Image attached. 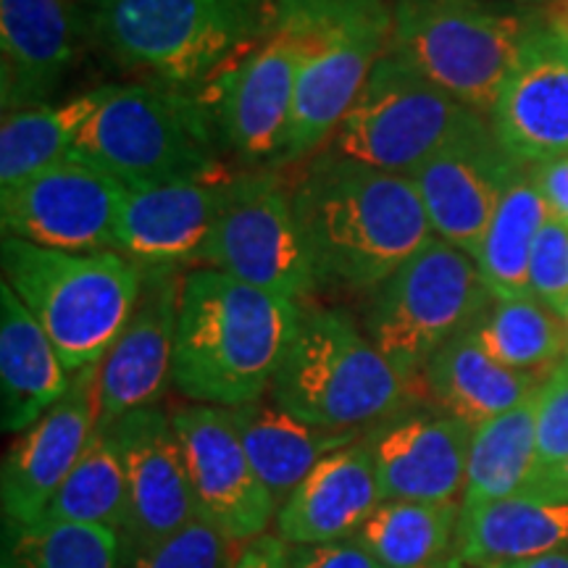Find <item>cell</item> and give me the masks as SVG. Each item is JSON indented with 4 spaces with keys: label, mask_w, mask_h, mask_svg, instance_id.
Listing matches in <instances>:
<instances>
[{
    "label": "cell",
    "mask_w": 568,
    "mask_h": 568,
    "mask_svg": "<svg viewBox=\"0 0 568 568\" xmlns=\"http://www.w3.org/2000/svg\"><path fill=\"white\" fill-rule=\"evenodd\" d=\"M560 316H564V324H566V329H568V305L564 311H560Z\"/></svg>",
    "instance_id": "cell-44"
},
{
    "label": "cell",
    "mask_w": 568,
    "mask_h": 568,
    "mask_svg": "<svg viewBox=\"0 0 568 568\" xmlns=\"http://www.w3.org/2000/svg\"><path fill=\"white\" fill-rule=\"evenodd\" d=\"M284 568H387L358 537L322 545H287Z\"/></svg>",
    "instance_id": "cell-38"
},
{
    "label": "cell",
    "mask_w": 568,
    "mask_h": 568,
    "mask_svg": "<svg viewBox=\"0 0 568 568\" xmlns=\"http://www.w3.org/2000/svg\"><path fill=\"white\" fill-rule=\"evenodd\" d=\"M527 493L548 495V497H568V458L564 464L548 468V471L537 474Z\"/></svg>",
    "instance_id": "cell-41"
},
{
    "label": "cell",
    "mask_w": 568,
    "mask_h": 568,
    "mask_svg": "<svg viewBox=\"0 0 568 568\" xmlns=\"http://www.w3.org/2000/svg\"><path fill=\"white\" fill-rule=\"evenodd\" d=\"M447 568H468V566H464V564H458V560H453V564H450V566H447Z\"/></svg>",
    "instance_id": "cell-45"
},
{
    "label": "cell",
    "mask_w": 568,
    "mask_h": 568,
    "mask_svg": "<svg viewBox=\"0 0 568 568\" xmlns=\"http://www.w3.org/2000/svg\"><path fill=\"white\" fill-rule=\"evenodd\" d=\"M230 176L126 190L119 216L116 253L140 268L197 264Z\"/></svg>",
    "instance_id": "cell-22"
},
{
    "label": "cell",
    "mask_w": 568,
    "mask_h": 568,
    "mask_svg": "<svg viewBox=\"0 0 568 568\" xmlns=\"http://www.w3.org/2000/svg\"><path fill=\"white\" fill-rule=\"evenodd\" d=\"M529 295L558 314L568 305V224L556 216H548L531 247Z\"/></svg>",
    "instance_id": "cell-36"
},
{
    "label": "cell",
    "mask_w": 568,
    "mask_h": 568,
    "mask_svg": "<svg viewBox=\"0 0 568 568\" xmlns=\"http://www.w3.org/2000/svg\"><path fill=\"white\" fill-rule=\"evenodd\" d=\"M98 429V366L82 368L67 395L9 447L0 468L3 524H32L82 458Z\"/></svg>",
    "instance_id": "cell-19"
},
{
    "label": "cell",
    "mask_w": 568,
    "mask_h": 568,
    "mask_svg": "<svg viewBox=\"0 0 568 568\" xmlns=\"http://www.w3.org/2000/svg\"><path fill=\"white\" fill-rule=\"evenodd\" d=\"M389 3H395V0H389Z\"/></svg>",
    "instance_id": "cell-47"
},
{
    "label": "cell",
    "mask_w": 568,
    "mask_h": 568,
    "mask_svg": "<svg viewBox=\"0 0 568 568\" xmlns=\"http://www.w3.org/2000/svg\"><path fill=\"white\" fill-rule=\"evenodd\" d=\"M197 264L301 303L314 293L293 184L272 166L232 172Z\"/></svg>",
    "instance_id": "cell-11"
},
{
    "label": "cell",
    "mask_w": 568,
    "mask_h": 568,
    "mask_svg": "<svg viewBox=\"0 0 568 568\" xmlns=\"http://www.w3.org/2000/svg\"><path fill=\"white\" fill-rule=\"evenodd\" d=\"M521 3H539V0H521Z\"/></svg>",
    "instance_id": "cell-46"
},
{
    "label": "cell",
    "mask_w": 568,
    "mask_h": 568,
    "mask_svg": "<svg viewBox=\"0 0 568 568\" xmlns=\"http://www.w3.org/2000/svg\"><path fill=\"white\" fill-rule=\"evenodd\" d=\"M172 422L187 460L197 516L234 545L266 535L280 506L255 474L230 408L190 403L172 410Z\"/></svg>",
    "instance_id": "cell-13"
},
{
    "label": "cell",
    "mask_w": 568,
    "mask_h": 568,
    "mask_svg": "<svg viewBox=\"0 0 568 568\" xmlns=\"http://www.w3.org/2000/svg\"><path fill=\"white\" fill-rule=\"evenodd\" d=\"M287 564V542L276 535H261L253 542H245L234 552L232 564L226 568H284Z\"/></svg>",
    "instance_id": "cell-40"
},
{
    "label": "cell",
    "mask_w": 568,
    "mask_h": 568,
    "mask_svg": "<svg viewBox=\"0 0 568 568\" xmlns=\"http://www.w3.org/2000/svg\"><path fill=\"white\" fill-rule=\"evenodd\" d=\"M272 30L301 48L295 119L287 153L293 163L329 145L393 38L389 0H274Z\"/></svg>",
    "instance_id": "cell-6"
},
{
    "label": "cell",
    "mask_w": 568,
    "mask_h": 568,
    "mask_svg": "<svg viewBox=\"0 0 568 568\" xmlns=\"http://www.w3.org/2000/svg\"><path fill=\"white\" fill-rule=\"evenodd\" d=\"M293 197L316 284L374 293L435 240L410 176L329 148L311 155Z\"/></svg>",
    "instance_id": "cell-1"
},
{
    "label": "cell",
    "mask_w": 568,
    "mask_h": 568,
    "mask_svg": "<svg viewBox=\"0 0 568 568\" xmlns=\"http://www.w3.org/2000/svg\"><path fill=\"white\" fill-rule=\"evenodd\" d=\"M568 458V358L545 374L537 389L539 474Z\"/></svg>",
    "instance_id": "cell-37"
},
{
    "label": "cell",
    "mask_w": 568,
    "mask_h": 568,
    "mask_svg": "<svg viewBox=\"0 0 568 568\" xmlns=\"http://www.w3.org/2000/svg\"><path fill=\"white\" fill-rule=\"evenodd\" d=\"M545 17L568 30V0H550L548 13H545Z\"/></svg>",
    "instance_id": "cell-43"
},
{
    "label": "cell",
    "mask_w": 568,
    "mask_h": 568,
    "mask_svg": "<svg viewBox=\"0 0 568 568\" xmlns=\"http://www.w3.org/2000/svg\"><path fill=\"white\" fill-rule=\"evenodd\" d=\"M385 503L368 435L326 456L276 510V535L287 545L355 537Z\"/></svg>",
    "instance_id": "cell-23"
},
{
    "label": "cell",
    "mask_w": 568,
    "mask_h": 568,
    "mask_svg": "<svg viewBox=\"0 0 568 568\" xmlns=\"http://www.w3.org/2000/svg\"><path fill=\"white\" fill-rule=\"evenodd\" d=\"M539 474L537 393L521 406L474 426L460 514L527 493Z\"/></svg>",
    "instance_id": "cell-28"
},
{
    "label": "cell",
    "mask_w": 568,
    "mask_h": 568,
    "mask_svg": "<svg viewBox=\"0 0 568 568\" xmlns=\"http://www.w3.org/2000/svg\"><path fill=\"white\" fill-rule=\"evenodd\" d=\"M410 382L339 311L301 316L272 395L303 422L337 432L385 424L406 406Z\"/></svg>",
    "instance_id": "cell-7"
},
{
    "label": "cell",
    "mask_w": 568,
    "mask_h": 568,
    "mask_svg": "<svg viewBox=\"0 0 568 568\" xmlns=\"http://www.w3.org/2000/svg\"><path fill=\"white\" fill-rule=\"evenodd\" d=\"M418 379L443 414L479 426L529 400L545 376L503 366L466 329L432 355Z\"/></svg>",
    "instance_id": "cell-26"
},
{
    "label": "cell",
    "mask_w": 568,
    "mask_h": 568,
    "mask_svg": "<svg viewBox=\"0 0 568 568\" xmlns=\"http://www.w3.org/2000/svg\"><path fill=\"white\" fill-rule=\"evenodd\" d=\"M3 568H122V537L82 524H6Z\"/></svg>",
    "instance_id": "cell-34"
},
{
    "label": "cell",
    "mask_w": 568,
    "mask_h": 568,
    "mask_svg": "<svg viewBox=\"0 0 568 568\" xmlns=\"http://www.w3.org/2000/svg\"><path fill=\"white\" fill-rule=\"evenodd\" d=\"M301 303L197 266L182 276L172 385L203 406L272 393L301 326Z\"/></svg>",
    "instance_id": "cell-2"
},
{
    "label": "cell",
    "mask_w": 568,
    "mask_h": 568,
    "mask_svg": "<svg viewBox=\"0 0 568 568\" xmlns=\"http://www.w3.org/2000/svg\"><path fill=\"white\" fill-rule=\"evenodd\" d=\"M205 101L153 82L105 84L103 103L84 124L74 159L126 190L222 180L232 172L216 148Z\"/></svg>",
    "instance_id": "cell-4"
},
{
    "label": "cell",
    "mask_w": 568,
    "mask_h": 568,
    "mask_svg": "<svg viewBox=\"0 0 568 568\" xmlns=\"http://www.w3.org/2000/svg\"><path fill=\"white\" fill-rule=\"evenodd\" d=\"M301 48L290 34L268 32L264 42L230 63L211 82L209 111L219 138L237 159L282 163L295 119Z\"/></svg>",
    "instance_id": "cell-14"
},
{
    "label": "cell",
    "mask_w": 568,
    "mask_h": 568,
    "mask_svg": "<svg viewBox=\"0 0 568 568\" xmlns=\"http://www.w3.org/2000/svg\"><path fill=\"white\" fill-rule=\"evenodd\" d=\"M474 426L447 414H414L368 432L385 500L456 503L466 487Z\"/></svg>",
    "instance_id": "cell-21"
},
{
    "label": "cell",
    "mask_w": 568,
    "mask_h": 568,
    "mask_svg": "<svg viewBox=\"0 0 568 568\" xmlns=\"http://www.w3.org/2000/svg\"><path fill=\"white\" fill-rule=\"evenodd\" d=\"M479 119L485 116L387 51L326 148L382 172L410 176Z\"/></svg>",
    "instance_id": "cell-10"
},
{
    "label": "cell",
    "mask_w": 568,
    "mask_h": 568,
    "mask_svg": "<svg viewBox=\"0 0 568 568\" xmlns=\"http://www.w3.org/2000/svg\"><path fill=\"white\" fill-rule=\"evenodd\" d=\"M548 552H568V497L521 493L458 516V564L479 568Z\"/></svg>",
    "instance_id": "cell-27"
},
{
    "label": "cell",
    "mask_w": 568,
    "mask_h": 568,
    "mask_svg": "<svg viewBox=\"0 0 568 568\" xmlns=\"http://www.w3.org/2000/svg\"><path fill=\"white\" fill-rule=\"evenodd\" d=\"M126 187L80 159L0 190L3 237L69 253L116 251Z\"/></svg>",
    "instance_id": "cell-12"
},
{
    "label": "cell",
    "mask_w": 568,
    "mask_h": 568,
    "mask_svg": "<svg viewBox=\"0 0 568 568\" xmlns=\"http://www.w3.org/2000/svg\"><path fill=\"white\" fill-rule=\"evenodd\" d=\"M531 21L495 0H395L387 51L489 119Z\"/></svg>",
    "instance_id": "cell-8"
},
{
    "label": "cell",
    "mask_w": 568,
    "mask_h": 568,
    "mask_svg": "<svg viewBox=\"0 0 568 568\" xmlns=\"http://www.w3.org/2000/svg\"><path fill=\"white\" fill-rule=\"evenodd\" d=\"M230 414L255 474L276 506H282L326 456L366 437L364 432H337L303 422L274 397H258L230 408Z\"/></svg>",
    "instance_id": "cell-25"
},
{
    "label": "cell",
    "mask_w": 568,
    "mask_h": 568,
    "mask_svg": "<svg viewBox=\"0 0 568 568\" xmlns=\"http://www.w3.org/2000/svg\"><path fill=\"white\" fill-rule=\"evenodd\" d=\"M479 568H568V552H548V556L521 560H500V564H487Z\"/></svg>",
    "instance_id": "cell-42"
},
{
    "label": "cell",
    "mask_w": 568,
    "mask_h": 568,
    "mask_svg": "<svg viewBox=\"0 0 568 568\" xmlns=\"http://www.w3.org/2000/svg\"><path fill=\"white\" fill-rule=\"evenodd\" d=\"M90 30L71 0H0L3 113L48 103L80 59Z\"/></svg>",
    "instance_id": "cell-20"
},
{
    "label": "cell",
    "mask_w": 568,
    "mask_h": 568,
    "mask_svg": "<svg viewBox=\"0 0 568 568\" xmlns=\"http://www.w3.org/2000/svg\"><path fill=\"white\" fill-rule=\"evenodd\" d=\"M516 163L495 138L489 119L477 124L432 155L410 174L435 237L477 255L497 203L506 195Z\"/></svg>",
    "instance_id": "cell-16"
},
{
    "label": "cell",
    "mask_w": 568,
    "mask_h": 568,
    "mask_svg": "<svg viewBox=\"0 0 568 568\" xmlns=\"http://www.w3.org/2000/svg\"><path fill=\"white\" fill-rule=\"evenodd\" d=\"M493 293L474 255L435 237L368 293L364 332L408 382L445 343L466 332Z\"/></svg>",
    "instance_id": "cell-9"
},
{
    "label": "cell",
    "mask_w": 568,
    "mask_h": 568,
    "mask_svg": "<svg viewBox=\"0 0 568 568\" xmlns=\"http://www.w3.org/2000/svg\"><path fill=\"white\" fill-rule=\"evenodd\" d=\"M74 374L9 284H0V426L19 435L67 395Z\"/></svg>",
    "instance_id": "cell-24"
},
{
    "label": "cell",
    "mask_w": 568,
    "mask_h": 568,
    "mask_svg": "<svg viewBox=\"0 0 568 568\" xmlns=\"http://www.w3.org/2000/svg\"><path fill=\"white\" fill-rule=\"evenodd\" d=\"M548 216L550 211L537 184L535 166H518L474 255L493 297L508 301L529 295L531 247Z\"/></svg>",
    "instance_id": "cell-30"
},
{
    "label": "cell",
    "mask_w": 568,
    "mask_h": 568,
    "mask_svg": "<svg viewBox=\"0 0 568 568\" xmlns=\"http://www.w3.org/2000/svg\"><path fill=\"white\" fill-rule=\"evenodd\" d=\"M122 450L130 518L122 535V556L172 537L197 518L187 460L172 414L148 406L111 426Z\"/></svg>",
    "instance_id": "cell-18"
},
{
    "label": "cell",
    "mask_w": 568,
    "mask_h": 568,
    "mask_svg": "<svg viewBox=\"0 0 568 568\" xmlns=\"http://www.w3.org/2000/svg\"><path fill=\"white\" fill-rule=\"evenodd\" d=\"M535 176L548 203L550 216L568 224V155L548 163H537Z\"/></svg>",
    "instance_id": "cell-39"
},
{
    "label": "cell",
    "mask_w": 568,
    "mask_h": 568,
    "mask_svg": "<svg viewBox=\"0 0 568 568\" xmlns=\"http://www.w3.org/2000/svg\"><path fill=\"white\" fill-rule=\"evenodd\" d=\"M103 88L61 103L3 113L0 124V190L45 172L74 155L84 124L103 103Z\"/></svg>",
    "instance_id": "cell-29"
},
{
    "label": "cell",
    "mask_w": 568,
    "mask_h": 568,
    "mask_svg": "<svg viewBox=\"0 0 568 568\" xmlns=\"http://www.w3.org/2000/svg\"><path fill=\"white\" fill-rule=\"evenodd\" d=\"M468 332L495 361L516 372L542 376L568 358L564 316L535 295L493 297Z\"/></svg>",
    "instance_id": "cell-32"
},
{
    "label": "cell",
    "mask_w": 568,
    "mask_h": 568,
    "mask_svg": "<svg viewBox=\"0 0 568 568\" xmlns=\"http://www.w3.org/2000/svg\"><path fill=\"white\" fill-rule=\"evenodd\" d=\"M40 518L55 524L101 527L116 531L119 537L124 535L130 518V495H126L122 450L111 429H95L82 458L71 468L67 481Z\"/></svg>",
    "instance_id": "cell-33"
},
{
    "label": "cell",
    "mask_w": 568,
    "mask_h": 568,
    "mask_svg": "<svg viewBox=\"0 0 568 568\" xmlns=\"http://www.w3.org/2000/svg\"><path fill=\"white\" fill-rule=\"evenodd\" d=\"M495 138L521 166L568 155V30L548 17L531 21L495 109Z\"/></svg>",
    "instance_id": "cell-15"
},
{
    "label": "cell",
    "mask_w": 568,
    "mask_h": 568,
    "mask_svg": "<svg viewBox=\"0 0 568 568\" xmlns=\"http://www.w3.org/2000/svg\"><path fill=\"white\" fill-rule=\"evenodd\" d=\"M0 264L3 282L38 318L71 374L101 364L145 282V268L116 251L69 253L17 237H3Z\"/></svg>",
    "instance_id": "cell-5"
},
{
    "label": "cell",
    "mask_w": 568,
    "mask_h": 568,
    "mask_svg": "<svg viewBox=\"0 0 568 568\" xmlns=\"http://www.w3.org/2000/svg\"><path fill=\"white\" fill-rule=\"evenodd\" d=\"M180 295L182 276L174 268H145L130 322L98 364V432L111 429L132 410L159 406L174 374Z\"/></svg>",
    "instance_id": "cell-17"
},
{
    "label": "cell",
    "mask_w": 568,
    "mask_h": 568,
    "mask_svg": "<svg viewBox=\"0 0 568 568\" xmlns=\"http://www.w3.org/2000/svg\"><path fill=\"white\" fill-rule=\"evenodd\" d=\"M88 17L113 61L187 92L268 38L274 0H92Z\"/></svg>",
    "instance_id": "cell-3"
},
{
    "label": "cell",
    "mask_w": 568,
    "mask_h": 568,
    "mask_svg": "<svg viewBox=\"0 0 568 568\" xmlns=\"http://www.w3.org/2000/svg\"><path fill=\"white\" fill-rule=\"evenodd\" d=\"M458 516V503L385 500L355 537L387 568H447L456 560Z\"/></svg>",
    "instance_id": "cell-31"
},
{
    "label": "cell",
    "mask_w": 568,
    "mask_h": 568,
    "mask_svg": "<svg viewBox=\"0 0 568 568\" xmlns=\"http://www.w3.org/2000/svg\"><path fill=\"white\" fill-rule=\"evenodd\" d=\"M234 552V542L197 516L172 537L126 552L122 568H226Z\"/></svg>",
    "instance_id": "cell-35"
}]
</instances>
